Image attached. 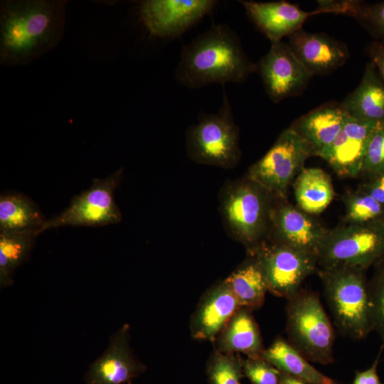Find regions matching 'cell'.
Segmentation results:
<instances>
[{
  "label": "cell",
  "mask_w": 384,
  "mask_h": 384,
  "mask_svg": "<svg viewBox=\"0 0 384 384\" xmlns=\"http://www.w3.org/2000/svg\"><path fill=\"white\" fill-rule=\"evenodd\" d=\"M346 219L350 224L363 225L383 220L384 206L363 191L345 197Z\"/></svg>",
  "instance_id": "29"
},
{
  "label": "cell",
  "mask_w": 384,
  "mask_h": 384,
  "mask_svg": "<svg viewBox=\"0 0 384 384\" xmlns=\"http://www.w3.org/2000/svg\"><path fill=\"white\" fill-rule=\"evenodd\" d=\"M276 198L247 176L229 181L219 195V211L228 235L247 253L266 240Z\"/></svg>",
  "instance_id": "3"
},
{
  "label": "cell",
  "mask_w": 384,
  "mask_h": 384,
  "mask_svg": "<svg viewBox=\"0 0 384 384\" xmlns=\"http://www.w3.org/2000/svg\"><path fill=\"white\" fill-rule=\"evenodd\" d=\"M370 61L384 82V41L375 40L367 48Z\"/></svg>",
  "instance_id": "33"
},
{
  "label": "cell",
  "mask_w": 384,
  "mask_h": 384,
  "mask_svg": "<svg viewBox=\"0 0 384 384\" xmlns=\"http://www.w3.org/2000/svg\"><path fill=\"white\" fill-rule=\"evenodd\" d=\"M381 353H379L373 365L366 370L356 372L352 384H383L381 383L378 373L377 366Z\"/></svg>",
  "instance_id": "34"
},
{
  "label": "cell",
  "mask_w": 384,
  "mask_h": 384,
  "mask_svg": "<svg viewBox=\"0 0 384 384\" xmlns=\"http://www.w3.org/2000/svg\"><path fill=\"white\" fill-rule=\"evenodd\" d=\"M384 259V222L349 224L328 232L318 253L323 268L365 270Z\"/></svg>",
  "instance_id": "7"
},
{
  "label": "cell",
  "mask_w": 384,
  "mask_h": 384,
  "mask_svg": "<svg viewBox=\"0 0 384 384\" xmlns=\"http://www.w3.org/2000/svg\"><path fill=\"white\" fill-rule=\"evenodd\" d=\"M311 156L314 154L310 145L289 127L250 167L246 176L275 198H284L289 185L304 169V162Z\"/></svg>",
  "instance_id": "8"
},
{
  "label": "cell",
  "mask_w": 384,
  "mask_h": 384,
  "mask_svg": "<svg viewBox=\"0 0 384 384\" xmlns=\"http://www.w3.org/2000/svg\"><path fill=\"white\" fill-rule=\"evenodd\" d=\"M262 357L279 370L288 373L305 384H338L326 376L304 358L288 341L277 336Z\"/></svg>",
  "instance_id": "24"
},
{
  "label": "cell",
  "mask_w": 384,
  "mask_h": 384,
  "mask_svg": "<svg viewBox=\"0 0 384 384\" xmlns=\"http://www.w3.org/2000/svg\"><path fill=\"white\" fill-rule=\"evenodd\" d=\"M208 384H240L245 376L243 358L239 353H225L214 349L206 365Z\"/></svg>",
  "instance_id": "28"
},
{
  "label": "cell",
  "mask_w": 384,
  "mask_h": 384,
  "mask_svg": "<svg viewBox=\"0 0 384 384\" xmlns=\"http://www.w3.org/2000/svg\"><path fill=\"white\" fill-rule=\"evenodd\" d=\"M256 71L257 64L247 58L235 31L218 24L184 46L175 78L187 87L200 88L242 82Z\"/></svg>",
  "instance_id": "2"
},
{
  "label": "cell",
  "mask_w": 384,
  "mask_h": 384,
  "mask_svg": "<svg viewBox=\"0 0 384 384\" xmlns=\"http://www.w3.org/2000/svg\"><path fill=\"white\" fill-rule=\"evenodd\" d=\"M363 270L336 267L320 271L325 297L337 328L342 334L356 340L366 338L372 331L368 284Z\"/></svg>",
  "instance_id": "4"
},
{
  "label": "cell",
  "mask_w": 384,
  "mask_h": 384,
  "mask_svg": "<svg viewBox=\"0 0 384 384\" xmlns=\"http://www.w3.org/2000/svg\"><path fill=\"white\" fill-rule=\"evenodd\" d=\"M251 309L240 306L213 341L214 349L225 353H242L262 357L265 350L260 328Z\"/></svg>",
  "instance_id": "19"
},
{
  "label": "cell",
  "mask_w": 384,
  "mask_h": 384,
  "mask_svg": "<svg viewBox=\"0 0 384 384\" xmlns=\"http://www.w3.org/2000/svg\"><path fill=\"white\" fill-rule=\"evenodd\" d=\"M213 0H146L140 15L149 32L159 38H176L212 11Z\"/></svg>",
  "instance_id": "12"
},
{
  "label": "cell",
  "mask_w": 384,
  "mask_h": 384,
  "mask_svg": "<svg viewBox=\"0 0 384 384\" xmlns=\"http://www.w3.org/2000/svg\"><path fill=\"white\" fill-rule=\"evenodd\" d=\"M378 127L348 114L336 139L318 156L326 160L339 176L354 177L361 171L368 143Z\"/></svg>",
  "instance_id": "14"
},
{
  "label": "cell",
  "mask_w": 384,
  "mask_h": 384,
  "mask_svg": "<svg viewBox=\"0 0 384 384\" xmlns=\"http://www.w3.org/2000/svg\"><path fill=\"white\" fill-rule=\"evenodd\" d=\"M287 38L294 55L312 75L335 70L349 56L345 43L325 33H309L301 28Z\"/></svg>",
  "instance_id": "16"
},
{
  "label": "cell",
  "mask_w": 384,
  "mask_h": 384,
  "mask_svg": "<svg viewBox=\"0 0 384 384\" xmlns=\"http://www.w3.org/2000/svg\"><path fill=\"white\" fill-rule=\"evenodd\" d=\"M189 157L201 164L232 169L239 162V128L224 92L223 104L216 113L203 114L186 133Z\"/></svg>",
  "instance_id": "6"
},
{
  "label": "cell",
  "mask_w": 384,
  "mask_h": 384,
  "mask_svg": "<svg viewBox=\"0 0 384 384\" xmlns=\"http://www.w3.org/2000/svg\"><path fill=\"white\" fill-rule=\"evenodd\" d=\"M35 232L0 231V285L11 286L15 270L28 257L37 238Z\"/></svg>",
  "instance_id": "26"
},
{
  "label": "cell",
  "mask_w": 384,
  "mask_h": 384,
  "mask_svg": "<svg viewBox=\"0 0 384 384\" xmlns=\"http://www.w3.org/2000/svg\"><path fill=\"white\" fill-rule=\"evenodd\" d=\"M368 297L371 329L384 342V265L368 284Z\"/></svg>",
  "instance_id": "30"
},
{
  "label": "cell",
  "mask_w": 384,
  "mask_h": 384,
  "mask_svg": "<svg viewBox=\"0 0 384 384\" xmlns=\"http://www.w3.org/2000/svg\"><path fill=\"white\" fill-rule=\"evenodd\" d=\"M257 28L271 41H280L302 28L311 15L320 14L315 10L307 12L285 1L256 2L240 1Z\"/></svg>",
  "instance_id": "18"
},
{
  "label": "cell",
  "mask_w": 384,
  "mask_h": 384,
  "mask_svg": "<svg viewBox=\"0 0 384 384\" xmlns=\"http://www.w3.org/2000/svg\"><path fill=\"white\" fill-rule=\"evenodd\" d=\"M362 191L384 206V174L373 177L363 186Z\"/></svg>",
  "instance_id": "35"
},
{
  "label": "cell",
  "mask_w": 384,
  "mask_h": 384,
  "mask_svg": "<svg viewBox=\"0 0 384 384\" xmlns=\"http://www.w3.org/2000/svg\"><path fill=\"white\" fill-rule=\"evenodd\" d=\"M341 106L357 119L378 126L384 124V82L371 62L366 63L360 84Z\"/></svg>",
  "instance_id": "20"
},
{
  "label": "cell",
  "mask_w": 384,
  "mask_h": 384,
  "mask_svg": "<svg viewBox=\"0 0 384 384\" xmlns=\"http://www.w3.org/2000/svg\"><path fill=\"white\" fill-rule=\"evenodd\" d=\"M294 195L299 208L309 214L321 213L334 198L330 177L320 169H304L294 183Z\"/></svg>",
  "instance_id": "25"
},
{
  "label": "cell",
  "mask_w": 384,
  "mask_h": 384,
  "mask_svg": "<svg viewBox=\"0 0 384 384\" xmlns=\"http://www.w3.org/2000/svg\"><path fill=\"white\" fill-rule=\"evenodd\" d=\"M286 314L288 342L309 361L332 363L334 331L319 294L300 289L287 300Z\"/></svg>",
  "instance_id": "5"
},
{
  "label": "cell",
  "mask_w": 384,
  "mask_h": 384,
  "mask_svg": "<svg viewBox=\"0 0 384 384\" xmlns=\"http://www.w3.org/2000/svg\"><path fill=\"white\" fill-rule=\"evenodd\" d=\"M361 173L373 178L384 174V124L378 126L370 136Z\"/></svg>",
  "instance_id": "31"
},
{
  "label": "cell",
  "mask_w": 384,
  "mask_h": 384,
  "mask_svg": "<svg viewBox=\"0 0 384 384\" xmlns=\"http://www.w3.org/2000/svg\"><path fill=\"white\" fill-rule=\"evenodd\" d=\"M270 99L277 103L301 94L313 76L294 55L288 43H271L269 51L257 63Z\"/></svg>",
  "instance_id": "11"
},
{
  "label": "cell",
  "mask_w": 384,
  "mask_h": 384,
  "mask_svg": "<svg viewBox=\"0 0 384 384\" xmlns=\"http://www.w3.org/2000/svg\"><path fill=\"white\" fill-rule=\"evenodd\" d=\"M129 332L125 324L111 336L107 348L90 366L86 384H132V379L146 370L130 347Z\"/></svg>",
  "instance_id": "13"
},
{
  "label": "cell",
  "mask_w": 384,
  "mask_h": 384,
  "mask_svg": "<svg viewBox=\"0 0 384 384\" xmlns=\"http://www.w3.org/2000/svg\"><path fill=\"white\" fill-rule=\"evenodd\" d=\"M248 255L259 260L268 291L287 300L301 289L303 281L318 262L315 254L271 240H265Z\"/></svg>",
  "instance_id": "10"
},
{
  "label": "cell",
  "mask_w": 384,
  "mask_h": 384,
  "mask_svg": "<svg viewBox=\"0 0 384 384\" xmlns=\"http://www.w3.org/2000/svg\"><path fill=\"white\" fill-rule=\"evenodd\" d=\"M46 219L38 205L18 192L0 196V231L38 232Z\"/></svg>",
  "instance_id": "23"
},
{
  "label": "cell",
  "mask_w": 384,
  "mask_h": 384,
  "mask_svg": "<svg viewBox=\"0 0 384 384\" xmlns=\"http://www.w3.org/2000/svg\"><path fill=\"white\" fill-rule=\"evenodd\" d=\"M327 231L301 209L284 203H274L270 235L271 241L282 243L318 257Z\"/></svg>",
  "instance_id": "15"
},
{
  "label": "cell",
  "mask_w": 384,
  "mask_h": 384,
  "mask_svg": "<svg viewBox=\"0 0 384 384\" xmlns=\"http://www.w3.org/2000/svg\"><path fill=\"white\" fill-rule=\"evenodd\" d=\"M66 0H4L0 4V63L30 64L60 42Z\"/></svg>",
  "instance_id": "1"
},
{
  "label": "cell",
  "mask_w": 384,
  "mask_h": 384,
  "mask_svg": "<svg viewBox=\"0 0 384 384\" xmlns=\"http://www.w3.org/2000/svg\"><path fill=\"white\" fill-rule=\"evenodd\" d=\"M243 371L252 384H279V370L262 357L243 359Z\"/></svg>",
  "instance_id": "32"
},
{
  "label": "cell",
  "mask_w": 384,
  "mask_h": 384,
  "mask_svg": "<svg viewBox=\"0 0 384 384\" xmlns=\"http://www.w3.org/2000/svg\"><path fill=\"white\" fill-rule=\"evenodd\" d=\"M240 307L239 302L224 280L212 286L202 296L191 316V336L213 343Z\"/></svg>",
  "instance_id": "17"
},
{
  "label": "cell",
  "mask_w": 384,
  "mask_h": 384,
  "mask_svg": "<svg viewBox=\"0 0 384 384\" xmlns=\"http://www.w3.org/2000/svg\"><path fill=\"white\" fill-rule=\"evenodd\" d=\"M119 169L103 179H95L90 187L75 196L60 214L46 219L38 232L63 226H103L117 224L122 213L114 198L122 176Z\"/></svg>",
  "instance_id": "9"
},
{
  "label": "cell",
  "mask_w": 384,
  "mask_h": 384,
  "mask_svg": "<svg viewBox=\"0 0 384 384\" xmlns=\"http://www.w3.org/2000/svg\"><path fill=\"white\" fill-rule=\"evenodd\" d=\"M279 384H305L294 376L279 370Z\"/></svg>",
  "instance_id": "36"
},
{
  "label": "cell",
  "mask_w": 384,
  "mask_h": 384,
  "mask_svg": "<svg viewBox=\"0 0 384 384\" xmlns=\"http://www.w3.org/2000/svg\"><path fill=\"white\" fill-rule=\"evenodd\" d=\"M347 117L341 105H324L299 117L290 127L310 145L314 156H318L331 144Z\"/></svg>",
  "instance_id": "21"
},
{
  "label": "cell",
  "mask_w": 384,
  "mask_h": 384,
  "mask_svg": "<svg viewBox=\"0 0 384 384\" xmlns=\"http://www.w3.org/2000/svg\"><path fill=\"white\" fill-rule=\"evenodd\" d=\"M224 281L240 306L254 310L263 305L268 289L262 266L255 255H248Z\"/></svg>",
  "instance_id": "22"
},
{
  "label": "cell",
  "mask_w": 384,
  "mask_h": 384,
  "mask_svg": "<svg viewBox=\"0 0 384 384\" xmlns=\"http://www.w3.org/2000/svg\"><path fill=\"white\" fill-rule=\"evenodd\" d=\"M320 7L325 13L354 17L375 40L384 41V1L368 4L361 1H321Z\"/></svg>",
  "instance_id": "27"
}]
</instances>
